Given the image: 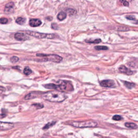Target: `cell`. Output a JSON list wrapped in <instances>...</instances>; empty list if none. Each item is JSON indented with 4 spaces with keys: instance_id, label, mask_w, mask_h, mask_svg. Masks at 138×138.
<instances>
[{
    "instance_id": "6da1fadb",
    "label": "cell",
    "mask_w": 138,
    "mask_h": 138,
    "mask_svg": "<svg viewBox=\"0 0 138 138\" xmlns=\"http://www.w3.org/2000/svg\"><path fill=\"white\" fill-rule=\"evenodd\" d=\"M42 97L44 100L50 102L61 103L67 98L66 94L59 91H52L45 93L42 95Z\"/></svg>"
},
{
    "instance_id": "7a4b0ae2",
    "label": "cell",
    "mask_w": 138,
    "mask_h": 138,
    "mask_svg": "<svg viewBox=\"0 0 138 138\" xmlns=\"http://www.w3.org/2000/svg\"><path fill=\"white\" fill-rule=\"evenodd\" d=\"M72 126L77 128H94L97 126L98 124L96 121L89 120L85 121H73L70 123Z\"/></svg>"
},
{
    "instance_id": "3957f363",
    "label": "cell",
    "mask_w": 138,
    "mask_h": 138,
    "mask_svg": "<svg viewBox=\"0 0 138 138\" xmlns=\"http://www.w3.org/2000/svg\"><path fill=\"white\" fill-rule=\"evenodd\" d=\"M58 85H56V90L60 91H72L73 90V87L70 81L60 80L58 81Z\"/></svg>"
},
{
    "instance_id": "277c9868",
    "label": "cell",
    "mask_w": 138,
    "mask_h": 138,
    "mask_svg": "<svg viewBox=\"0 0 138 138\" xmlns=\"http://www.w3.org/2000/svg\"><path fill=\"white\" fill-rule=\"evenodd\" d=\"M36 56L38 57H45L44 60V61H51L55 62V63H60L61 62L63 58L57 55H47L43 54H37Z\"/></svg>"
},
{
    "instance_id": "5b68a950",
    "label": "cell",
    "mask_w": 138,
    "mask_h": 138,
    "mask_svg": "<svg viewBox=\"0 0 138 138\" xmlns=\"http://www.w3.org/2000/svg\"><path fill=\"white\" fill-rule=\"evenodd\" d=\"M25 33L27 35H30L32 37L37 38H49V39H53L56 37L55 34H43L41 32L31 31H26Z\"/></svg>"
},
{
    "instance_id": "8992f818",
    "label": "cell",
    "mask_w": 138,
    "mask_h": 138,
    "mask_svg": "<svg viewBox=\"0 0 138 138\" xmlns=\"http://www.w3.org/2000/svg\"><path fill=\"white\" fill-rule=\"evenodd\" d=\"M100 84L101 86L104 87L112 88L116 86V83L112 80H104L100 82Z\"/></svg>"
},
{
    "instance_id": "52a82bcc",
    "label": "cell",
    "mask_w": 138,
    "mask_h": 138,
    "mask_svg": "<svg viewBox=\"0 0 138 138\" xmlns=\"http://www.w3.org/2000/svg\"><path fill=\"white\" fill-rule=\"evenodd\" d=\"M14 125L10 123H4L0 121V131H6L12 129Z\"/></svg>"
},
{
    "instance_id": "ba28073f",
    "label": "cell",
    "mask_w": 138,
    "mask_h": 138,
    "mask_svg": "<svg viewBox=\"0 0 138 138\" xmlns=\"http://www.w3.org/2000/svg\"><path fill=\"white\" fill-rule=\"evenodd\" d=\"M15 38L18 41H23L29 39V37L22 32H17L15 35Z\"/></svg>"
},
{
    "instance_id": "9c48e42d",
    "label": "cell",
    "mask_w": 138,
    "mask_h": 138,
    "mask_svg": "<svg viewBox=\"0 0 138 138\" xmlns=\"http://www.w3.org/2000/svg\"><path fill=\"white\" fill-rule=\"evenodd\" d=\"M119 70L121 73H125L127 75H132L134 73L133 71L131 70L130 69H128L125 65H121V66H120L119 68Z\"/></svg>"
},
{
    "instance_id": "30bf717a",
    "label": "cell",
    "mask_w": 138,
    "mask_h": 138,
    "mask_svg": "<svg viewBox=\"0 0 138 138\" xmlns=\"http://www.w3.org/2000/svg\"><path fill=\"white\" fill-rule=\"evenodd\" d=\"M14 3L13 2H9L6 4L4 9V12L6 14H10L14 11Z\"/></svg>"
},
{
    "instance_id": "8fae6325",
    "label": "cell",
    "mask_w": 138,
    "mask_h": 138,
    "mask_svg": "<svg viewBox=\"0 0 138 138\" xmlns=\"http://www.w3.org/2000/svg\"><path fill=\"white\" fill-rule=\"evenodd\" d=\"M39 92H32L28 94L27 95H26L24 97V99L25 100H30L34 99V98H37L39 96Z\"/></svg>"
},
{
    "instance_id": "7c38bea8",
    "label": "cell",
    "mask_w": 138,
    "mask_h": 138,
    "mask_svg": "<svg viewBox=\"0 0 138 138\" xmlns=\"http://www.w3.org/2000/svg\"><path fill=\"white\" fill-rule=\"evenodd\" d=\"M29 24L32 27H36L42 24V22L39 19H31L29 21Z\"/></svg>"
},
{
    "instance_id": "4fadbf2b",
    "label": "cell",
    "mask_w": 138,
    "mask_h": 138,
    "mask_svg": "<svg viewBox=\"0 0 138 138\" xmlns=\"http://www.w3.org/2000/svg\"><path fill=\"white\" fill-rule=\"evenodd\" d=\"M67 16V13H65V12H63V11H62L58 14L57 18L60 21H63L64 19L66 18Z\"/></svg>"
},
{
    "instance_id": "5bb4252c",
    "label": "cell",
    "mask_w": 138,
    "mask_h": 138,
    "mask_svg": "<svg viewBox=\"0 0 138 138\" xmlns=\"http://www.w3.org/2000/svg\"><path fill=\"white\" fill-rule=\"evenodd\" d=\"M125 126L128 128H130V129H137L138 128V126L136 124L131 123H126L125 124Z\"/></svg>"
},
{
    "instance_id": "9a60e30c",
    "label": "cell",
    "mask_w": 138,
    "mask_h": 138,
    "mask_svg": "<svg viewBox=\"0 0 138 138\" xmlns=\"http://www.w3.org/2000/svg\"><path fill=\"white\" fill-rule=\"evenodd\" d=\"M124 85H125V86L127 88H129V89H131V88H132L133 87L135 86V85H136L135 84H134L133 83H130V82H128V81H124Z\"/></svg>"
},
{
    "instance_id": "2e32d148",
    "label": "cell",
    "mask_w": 138,
    "mask_h": 138,
    "mask_svg": "<svg viewBox=\"0 0 138 138\" xmlns=\"http://www.w3.org/2000/svg\"><path fill=\"white\" fill-rule=\"evenodd\" d=\"M55 124H56V121H52V122L49 123L47 124H46L44 127H43V130H48L49 129V128L53 126Z\"/></svg>"
},
{
    "instance_id": "e0dca14e",
    "label": "cell",
    "mask_w": 138,
    "mask_h": 138,
    "mask_svg": "<svg viewBox=\"0 0 138 138\" xmlns=\"http://www.w3.org/2000/svg\"><path fill=\"white\" fill-rule=\"evenodd\" d=\"M85 42L86 43H88L98 44L100 43L101 42V40L100 39H95V40H91V39H90V40H85Z\"/></svg>"
},
{
    "instance_id": "ac0fdd59",
    "label": "cell",
    "mask_w": 138,
    "mask_h": 138,
    "mask_svg": "<svg viewBox=\"0 0 138 138\" xmlns=\"http://www.w3.org/2000/svg\"><path fill=\"white\" fill-rule=\"evenodd\" d=\"M16 22L18 24L23 25V24L25 23V19L24 18H23V17H18V18H17V19H16Z\"/></svg>"
},
{
    "instance_id": "d6986e66",
    "label": "cell",
    "mask_w": 138,
    "mask_h": 138,
    "mask_svg": "<svg viewBox=\"0 0 138 138\" xmlns=\"http://www.w3.org/2000/svg\"><path fill=\"white\" fill-rule=\"evenodd\" d=\"M94 48L97 50H107L108 49V48L106 46H96Z\"/></svg>"
},
{
    "instance_id": "ffe728a7",
    "label": "cell",
    "mask_w": 138,
    "mask_h": 138,
    "mask_svg": "<svg viewBox=\"0 0 138 138\" xmlns=\"http://www.w3.org/2000/svg\"><path fill=\"white\" fill-rule=\"evenodd\" d=\"M23 72L24 73L27 75H28L29 74H30L31 73H32V71L31 69L29 68V67H25L24 69V71H23Z\"/></svg>"
},
{
    "instance_id": "44dd1931",
    "label": "cell",
    "mask_w": 138,
    "mask_h": 138,
    "mask_svg": "<svg viewBox=\"0 0 138 138\" xmlns=\"http://www.w3.org/2000/svg\"><path fill=\"white\" fill-rule=\"evenodd\" d=\"M113 120H116V121H120L123 119V118L121 116H119V115H115L113 117Z\"/></svg>"
},
{
    "instance_id": "7402d4cb",
    "label": "cell",
    "mask_w": 138,
    "mask_h": 138,
    "mask_svg": "<svg viewBox=\"0 0 138 138\" xmlns=\"http://www.w3.org/2000/svg\"><path fill=\"white\" fill-rule=\"evenodd\" d=\"M19 60V58L16 56H13L10 58V61L13 63H15L16 62H17Z\"/></svg>"
},
{
    "instance_id": "603a6c76",
    "label": "cell",
    "mask_w": 138,
    "mask_h": 138,
    "mask_svg": "<svg viewBox=\"0 0 138 138\" xmlns=\"http://www.w3.org/2000/svg\"><path fill=\"white\" fill-rule=\"evenodd\" d=\"M8 22V20L7 18H4V17L0 18V23L6 24V23H7Z\"/></svg>"
},
{
    "instance_id": "cb8c5ba5",
    "label": "cell",
    "mask_w": 138,
    "mask_h": 138,
    "mask_svg": "<svg viewBox=\"0 0 138 138\" xmlns=\"http://www.w3.org/2000/svg\"><path fill=\"white\" fill-rule=\"evenodd\" d=\"M67 12L68 14L70 15H73L75 13V10L73 9H69L67 10Z\"/></svg>"
},
{
    "instance_id": "d4e9b609",
    "label": "cell",
    "mask_w": 138,
    "mask_h": 138,
    "mask_svg": "<svg viewBox=\"0 0 138 138\" xmlns=\"http://www.w3.org/2000/svg\"><path fill=\"white\" fill-rule=\"evenodd\" d=\"M118 30L119 31H129L130 29L127 27H120L118 28Z\"/></svg>"
},
{
    "instance_id": "484cf974",
    "label": "cell",
    "mask_w": 138,
    "mask_h": 138,
    "mask_svg": "<svg viewBox=\"0 0 138 138\" xmlns=\"http://www.w3.org/2000/svg\"><path fill=\"white\" fill-rule=\"evenodd\" d=\"M32 106L36 107V108H38H38H42L44 107V105L42 104H35L32 105Z\"/></svg>"
},
{
    "instance_id": "4316f807",
    "label": "cell",
    "mask_w": 138,
    "mask_h": 138,
    "mask_svg": "<svg viewBox=\"0 0 138 138\" xmlns=\"http://www.w3.org/2000/svg\"><path fill=\"white\" fill-rule=\"evenodd\" d=\"M126 18L129 19V20H135L136 18L133 15H129L126 16Z\"/></svg>"
},
{
    "instance_id": "83f0119b",
    "label": "cell",
    "mask_w": 138,
    "mask_h": 138,
    "mask_svg": "<svg viewBox=\"0 0 138 138\" xmlns=\"http://www.w3.org/2000/svg\"><path fill=\"white\" fill-rule=\"evenodd\" d=\"M120 2L121 3H123V4L125 5V6H128L129 5V2H128L126 0H120Z\"/></svg>"
},
{
    "instance_id": "f1b7e54d",
    "label": "cell",
    "mask_w": 138,
    "mask_h": 138,
    "mask_svg": "<svg viewBox=\"0 0 138 138\" xmlns=\"http://www.w3.org/2000/svg\"><path fill=\"white\" fill-rule=\"evenodd\" d=\"M51 28L53 29H55V30H57V29H58V26L57 24L52 23L51 24Z\"/></svg>"
},
{
    "instance_id": "f546056e",
    "label": "cell",
    "mask_w": 138,
    "mask_h": 138,
    "mask_svg": "<svg viewBox=\"0 0 138 138\" xmlns=\"http://www.w3.org/2000/svg\"><path fill=\"white\" fill-rule=\"evenodd\" d=\"M47 19H48L49 21H51L52 19V17H48L47 18Z\"/></svg>"
}]
</instances>
